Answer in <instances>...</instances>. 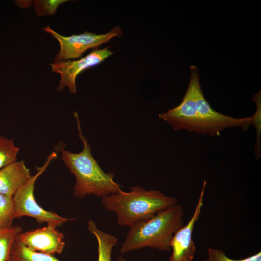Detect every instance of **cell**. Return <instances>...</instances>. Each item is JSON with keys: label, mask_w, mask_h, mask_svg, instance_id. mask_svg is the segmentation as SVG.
<instances>
[{"label": "cell", "mask_w": 261, "mask_h": 261, "mask_svg": "<svg viewBox=\"0 0 261 261\" xmlns=\"http://www.w3.org/2000/svg\"><path fill=\"white\" fill-rule=\"evenodd\" d=\"M57 156L54 152L51 153L44 165L37 167L36 174L32 176L14 194L12 197L14 206V219L28 216L34 218L39 224L47 223V225L56 227L67 221L75 220L74 218L62 217L56 213L45 210L38 204L34 197V190L37 179Z\"/></svg>", "instance_id": "277c9868"}, {"label": "cell", "mask_w": 261, "mask_h": 261, "mask_svg": "<svg viewBox=\"0 0 261 261\" xmlns=\"http://www.w3.org/2000/svg\"><path fill=\"white\" fill-rule=\"evenodd\" d=\"M117 261H128L125 259L123 256H119L117 258Z\"/></svg>", "instance_id": "ffe728a7"}, {"label": "cell", "mask_w": 261, "mask_h": 261, "mask_svg": "<svg viewBox=\"0 0 261 261\" xmlns=\"http://www.w3.org/2000/svg\"><path fill=\"white\" fill-rule=\"evenodd\" d=\"M112 54L111 50L105 48L94 50L79 60H68L51 64L52 71L61 75L57 90L61 91L67 86L72 93H76L77 76L85 70L102 63Z\"/></svg>", "instance_id": "ba28073f"}, {"label": "cell", "mask_w": 261, "mask_h": 261, "mask_svg": "<svg viewBox=\"0 0 261 261\" xmlns=\"http://www.w3.org/2000/svg\"><path fill=\"white\" fill-rule=\"evenodd\" d=\"M14 214L13 198L0 193V229H8L12 226Z\"/></svg>", "instance_id": "2e32d148"}, {"label": "cell", "mask_w": 261, "mask_h": 261, "mask_svg": "<svg viewBox=\"0 0 261 261\" xmlns=\"http://www.w3.org/2000/svg\"><path fill=\"white\" fill-rule=\"evenodd\" d=\"M56 226L47 225L22 232L18 238L29 249L53 255L61 254L65 247L64 234Z\"/></svg>", "instance_id": "30bf717a"}, {"label": "cell", "mask_w": 261, "mask_h": 261, "mask_svg": "<svg viewBox=\"0 0 261 261\" xmlns=\"http://www.w3.org/2000/svg\"><path fill=\"white\" fill-rule=\"evenodd\" d=\"M74 116L83 148L78 153L62 149L61 157L75 177L74 196L78 199L92 195L102 198L118 192L121 190L122 186L114 180V173L104 172L94 159L89 142L82 134L78 113L74 112Z\"/></svg>", "instance_id": "6da1fadb"}, {"label": "cell", "mask_w": 261, "mask_h": 261, "mask_svg": "<svg viewBox=\"0 0 261 261\" xmlns=\"http://www.w3.org/2000/svg\"><path fill=\"white\" fill-rule=\"evenodd\" d=\"M46 32L56 39L60 44V50L54 58V62H60L70 59L78 58L89 49L98 47L115 37H120L122 30L118 26L114 27L109 32L97 34L84 32L69 36L62 35L53 30L49 26L43 28Z\"/></svg>", "instance_id": "8992f818"}, {"label": "cell", "mask_w": 261, "mask_h": 261, "mask_svg": "<svg viewBox=\"0 0 261 261\" xmlns=\"http://www.w3.org/2000/svg\"><path fill=\"white\" fill-rule=\"evenodd\" d=\"M256 106L255 113L252 116L253 124L256 130V143L254 148L255 158L258 159L261 158L260 137L261 134V92L259 91L251 98Z\"/></svg>", "instance_id": "e0dca14e"}, {"label": "cell", "mask_w": 261, "mask_h": 261, "mask_svg": "<svg viewBox=\"0 0 261 261\" xmlns=\"http://www.w3.org/2000/svg\"><path fill=\"white\" fill-rule=\"evenodd\" d=\"M122 190L102 198L105 210L116 214L117 224L131 227L156 214L177 204L176 198L165 195L158 190H147L139 186Z\"/></svg>", "instance_id": "7a4b0ae2"}, {"label": "cell", "mask_w": 261, "mask_h": 261, "mask_svg": "<svg viewBox=\"0 0 261 261\" xmlns=\"http://www.w3.org/2000/svg\"><path fill=\"white\" fill-rule=\"evenodd\" d=\"M206 186L204 181L194 213L188 222L178 230L172 237L170 246L172 250L169 261H193L196 246L192 234L195 223L198 221L203 205V198Z\"/></svg>", "instance_id": "9c48e42d"}, {"label": "cell", "mask_w": 261, "mask_h": 261, "mask_svg": "<svg viewBox=\"0 0 261 261\" xmlns=\"http://www.w3.org/2000/svg\"><path fill=\"white\" fill-rule=\"evenodd\" d=\"M183 215L182 206L177 204L135 223L130 227L121 245L120 252L125 253L145 247L169 252L172 237L184 226Z\"/></svg>", "instance_id": "3957f363"}, {"label": "cell", "mask_w": 261, "mask_h": 261, "mask_svg": "<svg viewBox=\"0 0 261 261\" xmlns=\"http://www.w3.org/2000/svg\"><path fill=\"white\" fill-rule=\"evenodd\" d=\"M19 151L13 138L0 136V169L16 161Z\"/></svg>", "instance_id": "9a60e30c"}, {"label": "cell", "mask_w": 261, "mask_h": 261, "mask_svg": "<svg viewBox=\"0 0 261 261\" xmlns=\"http://www.w3.org/2000/svg\"><path fill=\"white\" fill-rule=\"evenodd\" d=\"M18 236L12 246L10 252L11 261H62L53 255L29 249L21 242Z\"/></svg>", "instance_id": "4fadbf2b"}, {"label": "cell", "mask_w": 261, "mask_h": 261, "mask_svg": "<svg viewBox=\"0 0 261 261\" xmlns=\"http://www.w3.org/2000/svg\"><path fill=\"white\" fill-rule=\"evenodd\" d=\"M87 228L97 241V261H112V251L114 246L117 243V239L114 236L99 229L92 220L88 221Z\"/></svg>", "instance_id": "7c38bea8"}, {"label": "cell", "mask_w": 261, "mask_h": 261, "mask_svg": "<svg viewBox=\"0 0 261 261\" xmlns=\"http://www.w3.org/2000/svg\"><path fill=\"white\" fill-rule=\"evenodd\" d=\"M174 130H186L190 132L208 135V129L198 113L192 89L188 88L177 106L159 114Z\"/></svg>", "instance_id": "52a82bcc"}, {"label": "cell", "mask_w": 261, "mask_h": 261, "mask_svg": "<svg viewBox=\"0 0 261 261\" xmlns=\"http://www.w3.org/2000/svg\"><path fill=\"white\" fill-rule=\"evenodd\" d=\"M191 77L189 84L195 102L198 114L205 124L211 136H219L228 128L238 127L244 130L253 124V117L235 118L214 110L205 99L199 83V76L196 66L190 67Z\"/></svg>", "instance_id": "5b68a950"}, {"label": "cell", "mask_w": 261, "mask_h": 261, "mask_svg": "<svg viewBox=\"0 0 261 261\" xmlns=\"http://www.w3.org/2000/svg\"><path fill=\"white\" fill-rule=\"evenodd\" d=\"M205 261H261V252L246 258L235 260L229 258L221 250L210 247L208 249L207 258Z\"/></svg>", "instance_id": "d6986e66"}, {"label": "cell", "mask_w": 261, "mask_h": 261, "mask_svg": "<svg viewBox=\"0 0 261 261\" xmlns=\"http://www.w3.org/2000/svg\"><path fill=\"white\" fill-rule=\"evenodd\" d=\"M23 161H15L0 169V193L13 197L32 177Z\"/></svg>", "instance_id": "8fae6325"}, {"label": "cell", "mask_w": 261, "mask_h": 261, "mask_svg": "<svg viewBox=\"0 0 261 261\" xmlns=\"http://www.w3.org/2000/svg\"><path fill=\"white\" fill-rule=\"evenodd\" d=\"M67 0H34V8L36 15L42 16L53 14L58 7Z\"/></svg>", "instance_id": "ac0fdd59"}, {"label": "cell", "mask_w": 261, "mask_h": 261, "mask_svg": "<svg viewBox=\"0 0 261 261\" xmlns=\"http://www.w3.org/2000/svg\"><path fill=\"white\" fill-rule=\"evenodd\" d=\"M22 232L20 226L0 229V261H11L10 252L15 238Z\"/></svg>", "instance_id": "5bb4252c"}]
</instances>
